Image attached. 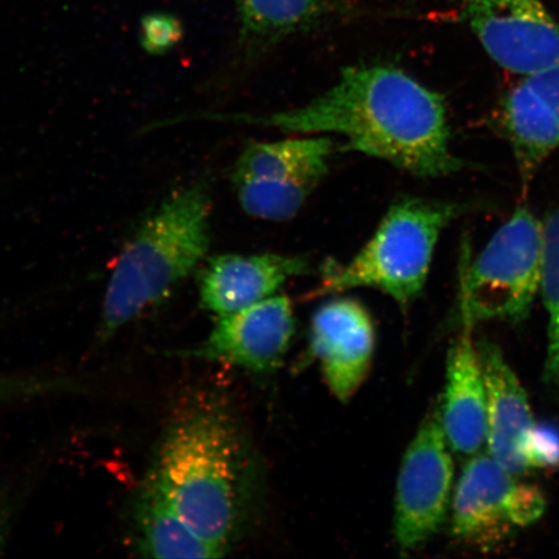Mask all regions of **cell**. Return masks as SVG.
<instances>
[{
    "instance_id": "obj_19",
    "label": "cell",
    "mask_w": 559,
    "mask_h": 559,
    "mask_svg": "<svg viewBox=\"0 0 559 559\" xmlns=\"http://www.w3.org/2000/svg\"><path fill=\"white\" fill-rule=\"evenodd\" d=\"M540 295L548 312L544 377L548 383L559 384V207L543 221Z\"/></svg>"
},
{
    "instance_id": "obj_3",
    "label": "cell",
    "mask_w": 559,
    "mask_h": 559,
    "mask_svg": "<svg viewBox=\"0 0 559 559\" xmlns=\"http://www.w3.org/2000/svg\"><path fill=\"white\" fill-rule=\"evenodd\" d=\"M212 207L209 183L200 179L178 188L146 216L111 272L97 326L99 344L163 302L205 260Z\"/></svg>"
},
{
    "instance_id": "obj_7",
    "label": "cell",
    "mask_w": 559,
    "mask_h": 559,
    "mask_svg": "<svg viewBox=\"0 0 559 559\" xmlns=\"http://www.w3.org/2000/svg\"><path fill=\"white\" fill-rule=\"evenodd\" d=\"M452 484L453 461L438 407L419 426L397 474L394 536L402 554L424 547L442 528Z\"/></svg>"
},
{
    "instance_id": "obj_12",
    "label": "cell",
    "mask_w": 559,
    "mask_h": 559,
    "mask_svg": "<svg viewBox=\"0 0 559 559\" xmlns=\"http://www.w3.org/2000/svg\"><path fill=\"white\" fill-rule=\"evenodd\" d=\"M484 370L488 409V453L515 475L530 472L526 449L535 419L526 391L498 345L478 344Z\"/></svg>"
},
{
    "instance_id": "obj_11",
    "label": "cell",
    "mask_w": 559,
    "mask_h": 559,
    "mask_svg": "<svg viewBox=\"0 0 559 559\" xmlns=\"http://www.w3.org/2000/svg\"><path fill=\"white\" fill-rule=\"evenodd\" d=\"M310 271V262L299 255H216L202 271L200 302L202 309L223 317L274 297L288 280Z\"/></svg>"
},
{
    "instance_id": "obj_1",
    "label": "cell",
    "mask_w": 559,
    "mask_h": 559,
    "mask_svg": "<svg viewBox=\"0 0 559 559\" xmlns=\"http://www.w3.org/2000/svg\"><path fill=\"white\" fill-rule=\"evenodd\" d=\"M195 118L292 134L345 136V151L386 160L419 178H442L464 167L451 148L444 97L394 66L347 67L326 93L295 109Z\"/></svg>"
},
{
    "instance_id": "obj_16",
    "label": "cell",
    "mask_w": 559,
    "mask_h": 559,
    "mask_svg": "<svg viewBox=\"0 0 559 559\" xmlns=\"http://www.w3.org/2000/svg\"><path fill=\"white\" fill-rule=\"evenodd\" d=\"M240 41L248 55L267 51L293 34L313 29L338 15L330 0H236Z\"/></svg>"
},
{
    "instance_id": "obj_21",
    "label": "cell",
    "mask_w": 559,
    "mask_h": 559,
    "mask_svg": "<svg viewBox=\"0 0 559 559\" xmlns=\"http://www.w3.org/2000/svg\"><path fill=\"white\" fill-rule=\"evenodd\" d=\"M531 469H555L559 467V429L550 424H535L530 432L526 449Z\"/></svg>"
},
{
    "instance_id": "obj_18",
    "label": "cell",
    "mask_w": 559,
    "mask_h": 559,
    "mask_svg": "<svg viewBox=\"0 0 559 559\" xmlns=\"http://www.w3.org/2000/svg\"><path fill=\"white\" fill-rule=\"evenodd\" d=\"M234 186L245 213L274 222L295 218L317 188L305 181L263 179L234 181Z\"/></svg>"
},
{
    "instance_id": "obj_15",
    "label": "cell",
    "mask_w": 559,
    "mask_h": 559,
    "mask_svg": "<svg viewBox=\"0 0 559 559\" xmlns=\"http://www.w3.org/2000/svg\"><path fill=\"white\" fill-rule=\"evenodd\" d=\"M338 150L332 138L321 135L249 144L236 160L233 181H305L318 187Z\"/></svg>"
},
{
    "instance_id": "obj_9",
    "label": "cell",
    "mask_w": 559,
    "mask_h": 559,
    "mask_svg": "<svg viewBox=\"0 0 559 559\" xmlns=\"http://www.w3.org/2000/svg\"><path fill=\"white\" fill-rule=\"evenodd\" d=\"M206 341L183 353L270 373L282 365L295 334V314L285 296H274L240 311L218 317Z\"/></svg>"
},
{
    "instance_id": "obj_6",
    "label": "cell",
    "mask_w": 559,
    "mask_h": 559,
    "mask_svg": "<svg viewBox=\"0 0 559 559\" xmlns=\"http://www.w3.org/2000/svg\"><path fill=\"white\" fill-rule=\"evenodd\" d=\"M547 508L545 496L524 484L491 454H474L452 499V535L477 549L504 544L515 530L533 526Z\"/></svg>"
},
{
    "instance_id": "obj_22",
    "label": "cell",
    "mask_w": 559,
    "mask_h": 559,
    "mask_svg": "<svg viewBox=\"0 0 559 559\" xmlns=\"http://www.w3.org/2000/svg\"><path fill=\"white\" fill-rule=\"evenodd\" d=\"M181 37H183V26L174 16L151 15L143 20L140 40L145 52L163 55L177 46Z\"/></svg>"
},
{
    "instance_id": "obj_5",
    "label": "cell",
    "mask_w": 559,
    "mask_h": 559,
    "mask_svg": "<svg viewBox=\"0 0 559 559\" xmlns=\"http://www.w3.org/2000/svg\"><path fill=\"white\" fill-rule=\"evenodd\" d=\"M461 307L465 321L520 323L540 293L543 221L526 206L514 210L473 263L464 261Z\"/></svg>"
},
{
    "instance_id": "obj_8",
    "label": "cell",
    "mask_w": 559,
    "mask_h": 559,
    "mask_svg": "<svg viewBox=\"0 0 559 559\" xmlns=\"http://www.w3.org/2000/svg\"><path fill=\"white\" fill-rule=\"evenodd\" d=\"M461 15L496 64L523 76L559 61V23L542 0H459Z\"/></svg>"
},
{
    "instance_id": "obj_14",
    "label": "cell",
    "mask_w": 559,
    "mask_h": 559,
    "mask_svg": "<svg viewBox=\"0 0 559 559\" xmlns=\"http://www.w3.org/2000/svg\"><path fill=\"white\" fill-rule=\"evenodd\" d=\"M136 549L153 558H219L226 555L188 523L148 475L132 508Z\"/></svg>"
},
{
    "instance_id": "obj_13",
    "label": "cell",
    "mask_w": 559,
    "mask_h": 559,
    "mask_svg": "<svg viewBox=\"0 0 559 559\" xmlns=\"http://www.w3.org/2000/svg\"><path fill=\"white\" fill-rule=\"evenodd\" d=\"M472 325L465 321V330L451 348L443 402L439 405L447 442L461 456L477 454L488 436L486 383Z\"/></svg>"
},
{
    "instance_id": "obj_10",
    "label": "cell",
    "mask_w": 559,
    "mask_h": 559,
    "mask_svg": "<svg viewBox=\"0 0 559 559\" xmlns=\"http://www.w3.org/2000/svg\"><path fill=\"white\" fill-rule=\"evenodd\" d=\"M376 331L358 300L333 299L313 313L309 354L318 359L331 393L347 403L372 367Z\"/></svg>"
},
{
    "instance_id": "obj_4",
    "label": "cell",
    "mask_w": 559,
    "mask_h": 559,
    "mask_svg": "<svg viewBox=\"0 0 559 559\" xmlns=\"http://www.w3.org/2000/svg\"><path fill=\"white\" fill-rule=\"evenodd\" d=\"M464 210L457 202L396 200L366 247L347 264L326 265L323 280L307 298L373 288L408 306L428 282L440 235Z\"/></svg>"
},
{
    "instance_id": "obj_2",
    "label": "cell",
    "mask_w": 559,
    "mask_h": 559,
    "mask_svg": "<svg viewBox=\"0 0 559 559\" xmlns=\"http://www.w3.org/2000/svg\"><path fill=\"white\" fill-rule=\"evenodd\" d=\"M150 475L204 539L227 550L240 514L242 459L225 405L207 396L188 403L167 430Z\"/></svg>"
},
{
    "instance_id": "obj_23",
    "label": "cell",
    "mask_w": 559,
    "mask_h": 559,
    "mask_svg": "<svg viewBox=\"0 0 559 559\" xmlns=\"http://www.w3.org/2000/svg\"><path fill=\"white\" fill-rule=\"evenodd\" d=\"M522 81L559 116V61L543 72L523 76Z\"/></svg>"
},
{
    "instance_id": "obj_17",
    "label": "cell",
    "mask_w": 559,
    "mask_h": 559,
    "mask_svg": "<svg viewBox=\"0 0 559 559\" xmlns=\"http://www.w3.org/2000/svg\"><path fill=\"white\" fill-rule=\"evenodd\" d=\"M504 121L524 186L559 146V116L521 81L507 96Z\"/></svg>"
},
{
    "instance_id": "obj_20",
    "label": "cell",
    "mask_w": 559,
    "mask_h": 559,
    "mask_svg": "<svg viewBox=\"0 0 559 559\" xmlns=\"http://www.w3.org/2000/svg\"><path fill=\"white\" fill-rule=\"evenodd\" d=\"M82 388V382L66 376H0V404L61 394Z\"/></svg>"
},
{
    "instance_id": "obj_24",
    "label": "cell",
    "mask_w": 559,
    "mask_h": 559,
    "mask_svg": "<svg viewBox=\"0 0 559 559\" xmlns=\"http://www.w3.org/2000/svg\"><path fill=\"white\" fill-rule=\"evenodd\" d=\"M7 522H9V519H7L3 508H0V548L4 545L7 527H9Z\"/></svg>"
}]
</instances>
